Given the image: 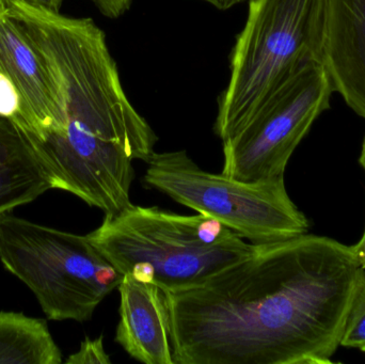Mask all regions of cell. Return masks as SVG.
Returning a JSON list of instances; mask_svg holds the SVG:
<instances>
[{"instance_id":"obj_6","label":"cell","mask_w":365,"mask_h":364,"mask_svg":"<svg viewBox=\"0 0 365 364\" xmlns=\"http://www.w3.org/2000/svg\"><path fill=\"white\" fill-rule=\"evenodd\" d=\"M143 181L180 204L210 216L251 244L307 234L309 222L294 204L284 177L245 182L202 170L186 151L156 153Z\"/></svg>"},{"instance_id":"obj_15","label":"cell","mask_w":365,"mask_h":364,"mask_svg":"<svg viewBox=\"0 0 365 364\" xmlns=\"http://www.w3.org/2000/svg\"><path fill=\"white\" fill-rule=\"evenodd\" d=\"M68 364H110L111 360L104 348L103 336L96 340L86 338L78 352L71 355L66 361Z\"/></svg>"},{"instance_id":"obj_8","label":"cell","mask_w":365,"mask_h":364,"mask_svg":"<svg viewBox=\"0 0 365 364\" xmlns=\"http://www.w3.org/2000/svg\"><path fill=\"white\" fill-rule=\"evenodd\" d=\"M0 72L21 96V117L12 122L21 134L34 136L51 126L60 109L55 76L6 6L0 9Z\"/></svg>"},{"instance_id":"obj_9","label":"cell","mask_w":365,"mask_h":364,"mask_svg":"<svg viewBox=\"0 0 365 364\" xmlns=\"http://www.w3.org/2000/svg\"><path fill=\"white\" fill-rule=\"evenodd\" d=\"M118 290L120 320L115 342L139 363L175 364L166 293L155 284L126 275Z\"/></svg>"},{"instance_id":"obj_5","label":"cell","mask_w":365,"mask_h":364,"mask_svg":"<svg viewBox=\"0 0 365 364\" xmlns=\"http://www.w3.org/2000/svg\"><path fill=\"white\" fill-rule=\"evenodd\" d=\"M0 260L36 295L49 320L83 323L124 276L88 235L0 214Z\"/></svg>"},{"instance_id":"obj_7","label":"cell","mask_w":365,"mask_h":364,"mask_svg":"<svg viewBox=\"0 0 365 364\" xmlns=\"http://www.w3.org/2000/svg\"><path fill=\"white\" fill-rule=\"evenodd\" d=\"M332 93L323 64L300 68L222 140L221 173L245 182L284 177L296 147L315 120L329 109Z\"/></svg>"},{"instance_id":"obj_1","label":"cell","mask_w":365,"mask_h":364,"mask_svg":"<svg viewBox=\"0 0 365 364\" xmlns=\"http://www.w3.org/2000/svg\"><path fill=\"white\" fill-rule=\"evenodd\" d=\"M364 273L328 237L255 245L205 286L166 294L175 363H331Z\"/></svg>"},{"instance_id":"obj_18","label":"cell","mask_w":365,"mask_h":364,"mask_svg":"<svg viewBox=\"0 0 365 364\" xmlns=\"http://www.w3.org/2000/svg\"><path fill=\"white\" fill-rule=\"evenodd\" d=\"M21 1L31 4V6H38V8L46 9V10L51 11V12L60 13V9H61L64 0H21Z\"/></svg>"},{"instance_id":"obj_4","label":"cell","mask_w":365,"mask_h":364,"mask_svg":"<svg viewBox=\"0 0 365 364\" xmlns=\"http://www.w3.org/2000/svg\"><path fill=\"white\" fill-rule=\"evenodd\" d=\"M328 0H250L230 57V80L214 130L225 140L272 92L311 63L324 61Z\"/></svg>"},{"instance_id":"obj_12","label":"cell","mask_w":365,"mask_h":364,"mask_svg":"<svg viewBox=\"0 0 365 364\" xmlns=\"http://www.w3.org/2000/svg\"><path fill=\"white\" fill-rule=\"evenodd\" d=\"M61 363V352L44 321L0 312V364Z\"/></svg>"},{"instance_id":"obj_3","label":"cell","mask_w":365,"mask_h":364,"mask_svg":"<svg viewBox=\"0 0 365 364\" xmlns=\"http://www.w3.org/2000/svg\"><path fill=\"white\" fill-rule=\"evenodd\" d=\"M88 237L120 274L166 294L201 288L255 251V244L210 216L133 204L105 215Z\"/></svg>"},{"instance_id":"obj_19","label":"cell","mask_w":365,"mask_h":364,"mask_svg":"<svg viewBox=\"0 0 365 364\" xmlns=\"http://www.w3.org/2000/svg\"><path fill=\"white\" fill-rule=\"evenodd\" d=\"M201 1L210 4V6L218 9V10L225 11L233 8L234 6L240 4V2L245 1V0H201Z\"/></svg>"},{"instance_id":"obj_14","label":"cell","mask_w":365,"mask_h":364,"mask_svg":"<svg viewBox=\"0 0 365 364\" xmlns=\"http://www.w3.org/2000/svg\"><path fill=\"white\" fill-rule=\"evenodd\" d=\"M21 100L14 83L0 72V118L15 121L21 117Z\"/></svg>"},{"instance_id":"obj_2","label":"cell","mask_w":365,"mask_h":364,"mask_svg":"<svg viewBox=\"0 0 365 364\" xmlns=\"http://www.w3.org/2000/svg\"><path fill=\"white\" fill-rule=\"evenodd\" d=\"M4 2L57 83L59 115L40 134L24 135L51 189L66 190L105 215L121 213L132 205L133 164L147 162L158 138L128 100L106 34L91 19Z\"/></svg>"},{"instance_id":"obj_11","label":"cell","mask_w":365,"mask_h":364,"mask_svg":"<svg viewBox=\"0 0 365 364\" xmlns=\"http://www.w3.org/2000/svg\"><path fill=\"white\" fill-rule=\"evenodd\" d=\"M51 189L29 143L10 120L0 118V214Z\"/></svg>"},{"instance_id":"obj_20","label":"cell","mask_w":365,"mask_h":364,"mask_svg":"<svg viewBox=\"0 0 365 364\" xmlns=\"http://www.w3.org/2000/svg\"><path fill=\"white\" fill-rule=\"evenodd\" d=\"M6 6V2L4 0H0V9L4 8Z\"/></svg>"},{"instance_id":"obj_13","label":"cell","mask_w":365,"mask_h":364,"mask_svg":"<svg viewBox=\"0 0 365 364\" xmlns=\"http://www.w3.org/2000/svg\"><path fill=\"white\" fill-rule=\"evenodd\" d=\"M341 346L365 352V273L349 307Z\"/></svg>"},{"instance_id":"obj_17","label":"cell","mask_w":365,"mask_h":364,"mask_svg":"<svg viewBox=\"0 0 365 364\" xmlns=\"http://www.w3.org/2000/svg\"><path fill=\"white\" fill-rule=\"evenodd\" d=\"M359 162L365 170V137L364 145H362V151L361 155H360ZM351 247H353L354 252H355L356 256H357L358 260H359L362 269H364L365 271V230L364 236H362V239H360V241H358L355 246H351Z\"/></svg>"},{"instance_id":"obj_10","label":"cell","mask_w":365,"mask_h":364,"mask_svg":"<svg viewBox=\"0 0 365 364\" xmlns=\"http://www.w3.org/2000/svg\"><path fill=\"white\" fill-rule=\"evenodd\" d=\"M323 66L334 92L365 119V0H328Z\"/></svg>"},{"instance_id":"obj_16","label":"cell","mask_w":365,"mask_h":364,"mask_svg":"<svg viewBox=\"0 0 365 364\" xmlns=\"http://www.w3.org/2000/svg\"><path fill=\"white\" fill-rule=\"evenodd\" d=\"M105 16L118 19L130 10L133 0H90Z\"/></svg>"}]
</instances>
